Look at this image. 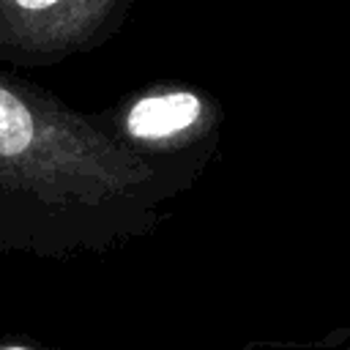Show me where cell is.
<instances>
[{
    "mask_svg": "<svg viewBox=\"0 0 350 350\" xmlns=\"http://www.w3.org/2000/svg\"><path fill=\"white\" fill-rule=\"evenodd\" d=\"M202 172L153 164L44 85L0 66V252L44 262L150 238Z\"/></svg>",
    "mask_w": 350,
    "mask_h": 350,
    "instance_id": "6da1fadb",
    "label": "cell"
},
{
    "mask_svg": "<svg viewBox=\"0 0 350 350\" xmlns=\"http://www.w3.org/2000/svg\"><path fill=\"white\" fill-rule=\"evenodd\" d=\"M109 134L137 156L167 164L208 172V164L219 153L224 107L221 101L183 79H156L139 85L98 109Z\"/></svg>",
    "mask_w": 350,
    "mask_h": 350,
    "instance_id": "7a4b0ae2",
    "label": "cell"
},
{
    "mask_svg": "<svg viewBox=\"0 0 350 350\" xmlns=\"http://www.w3.org/2000/svg\"><path fill=\"white\" fill-rule=\"evenodd\" d=\"M134 0H0V66L49 68L112 41Z\"/></svg>",
    "mask_w": 350,
    "mask_h": 350,
    "instance_id": "3957f363",
    "label": "cell"
},
{
    "mask_svg": "<svg viewBox=\"0 0 350 350\" xmlns=\"http://www.w3.org/2000/svg\"><path fill=\"white\" fill-rule=\"evenodd\" d=\"M0 350H71V347H57V345H46V342L16 336V334H0Z\"/></svg>",
    "mask_w": 350,
    "mask_h": 350,
    "instance_id": "277c9868",
    "label": "cell"
},
{
    "mask_svg": "<svg viewBox=\"0 0 350 350\" xmlns=\"http://www.w3.org/2000/svg\"><path fill=\"white\" fill-rule=\"evenodd\" d=\"M347 350H350V345H347Z\"/></svg>",
    "mask_w": 350,
    "mask_h": 350,
    "instance_id": "5b68a950",
    "label": "cell"
}]
</instances>
